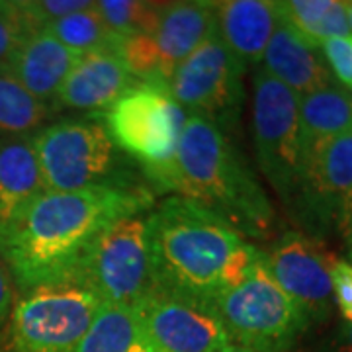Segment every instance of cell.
<instances>
[{
    "label": "cell",
    "instance_id": "7402d4cb",
    "mask_svg": "<svg viewBox=\"0 0 352 352\" xmlns=\"http://www.w3.org/2000/svg\"><path fill=\"white\" fill-rule=\"evenodd\" d=\"M145 344L139 303L131 307L104 305L76 352H143Z\"/></svg>",
    "mask_w": 352,
    "mask_h": 352
},
{
    "label": "cell",
    "instance_id": "5b68a950",
    "mask_svg": "<svg viewBox=\"0 0 352 352\" xmlns=\"http://www.w3.org/2000/svg\"><path fill=\"white\" fill-rule=\"evenodd\" d=\"M32 143L51 192L147 186L135 180L139 168L113 145L100 116L50 122L32 135Z\"/></svg>",
    "mask_w": 352,
    "mask_h": 352
},
{
    "label": "cell",
    "instance_id": "5bb4252c",
    "mask_svg": "<svg viewBox=\"0 0 352 352\" xmlns=\"http://www.w3.org/2000/svg\"><path fill=\"white\" fill-rule=\"evenodd\" d=\"M138 80L113 50L80 55L55 98V108L98 112L112 106Z\"/></svg>",
    "mask_w": 352,
    "mask_h": 352
},
{
    "label": "cell",
    "instance_id": "f1b7e54d",
    "mask_svg": "<svg viewBox=\"0 0 352 352\" xmlns=\"http://www.w3.org/2000/svg\"><path fill=\"white\" fill-rule=\"evenodd\" d=\"M333 280V296L339 305L340 314L352 311V264L337 261L331 272Z\"/></svg>",
    "mask_w": 352,
    "mask_h": 352
},
{
    "label": "cell",
    "instance_id": "cb8c5ba5",
    "mask_svg": "<svg viewBox=\"0 0 352 352\" xmlns=\"http://www.w3.org/2000/svg\"><path fill=\"white\" fill-rule=\"evenodd\" d=\"M43 30H47L59 43H63L65 47H69L78 55L112 50L113 41L118 38V34H113L104 22V18L96 8V2H92L85 10L65 16Z\"/></svg>",
    "mask_w": 352,
    "mask_h": 352
},
{
    "label": "cell",
    "instance_id": "484cf974",
    "mask_svg": "<svg viewBox=\"0 0 352 352\" xmlns=\"http://www.w3.org/2000/svg\"><path fill=\"white\" fill-rule=\"evenodd\" d=\"M32 32H36L20 2H0V67H6L14 51L20 47Z\"/></svg>",
    "mask_w": 352,
    "mask_h": 352
},
{
    "label": "cell",
    "instance_id": "4dcf8cb0",
    "mask_svg": "<svg viewBox=\"0 0 352 352\" xmlns=\"http://www.w3.org/2000/svg\"><path fill=\"white\" fill-rule=\"evenodd\" d=\"M12 288H10V276L6 266L0 261V333L8 321V315L12 309Z\"/></svg>",
    "mask_w": 352,
    "mask_h": 352
},
{
    "label": "cell",
    "instance_id": "7a4b0ae2",
    "mask_svg": "<svg viewBox=\"0 0 352 352\" xmlns=\"http://www.w3.org/2000/svg\"><path fill=\"white\" fill-rule=\"evenodd\" d=\"M151 292L212 307L239 286L263 249L198 204L170 196L149 212Z\"/></svg>",
    "mask_w": 352,
    "mask_h": 352
},
{
    "label": "cell",
    "instance_id": "1f68e13d",
    "mask_svg": "<svg viewBox=\"0 0 352 352\" xmlns=\"http://www.w3.org/2000/svg\"><path fill=\"white\" fill-rule=\"evenodd\" d=\"M352 226V198L349 200L346 204V208H344V214H342V219H340V226H339V231H346L349 227Z\"/></svg>",
    "mask_w": 352,
    "mask_h": 352
},
{
    "label": "cell",
    "instance_id": "d6a6232c",
    "mask_svg": "<svg viewBox=\"0 0 352 352\" xmlns=\"http://www.w3.org/2000/svg\"><path fill=\"white\" fill-rule=\"evenodd\" d=\"M342 237L346 241V251H349V258H351L352 264V226L346 229V231H342Z\"/></svg>",
    "mask_w": 352,
    "mask_h": 352
},
{
    "label": "cell",
    "instance_id": "d590c367",
    "mask_svg": "<svg viewBox=\"0 0 352 352\" xmlns=\"http://www.w3.org/2000/svg\"><path fill=\"white\" fill-rule=\"evenodd\" d=\"M346 90H349V94H351V98H352V87H349Z\"/></svg>",
    "mask_w": 352,
    "mask_h": 352
},
{
    "label": "cell",
    "instance_id": "6da1fadb",
    "mask_svg": "<svg viewBox=\"0 0 352 352\" xmlns=\"http://www.w3.org/2000/svg\"><path fill=\"white\" fill-rule=\"evenodd\" d=\"M153 206L149 186L47 190L0 231V261L24 292L73 282L88 252L113 223Z\"/></svg>",
    "mask_w": 352,
    "mask_h": 352
},
{
    "label": "cell",
    "instance_id": "30bf717a",
    "mask_svg": "<svg viewBox=\"0 0 352 352\" xmlns=\"http://www.w3.org/2000/svg\"><path fill=\"white\" fill-rule=\"evenodd\" d=\"M245 69L215 30L173 71L168 90L186 116L204 118L226 133L241 118Z\"/></svg>",
    "mask_w": 352,
    "mask_h": 352
},
{
    "label": "cell",
    "instance_id": "44dd1931",
    "mask_svg": "<svg viewBox=\"0 0 352 352\" xmlns=\"http://www.w3.org/2000/svg\"><path fill=\"white\" fill-rule=\"evenodd\" d=\"M274 4L278 18L315 47H321L327 39L351 36L344 2L340 0H282Z\"/></svg>",
    "mask_w": 352,
    "mask_h": 352
},
{
    "label": "cell",
    "instance_id": "8992f818",
    "mask_svg": "<svg viewBox=\"0 0 352 352\" xmlns=\"http://www.w3.org/2000/svg\"><path fill=\"white\" fill-rule=\"evenodd\" d=\"M104 302L80 282L24 292L0 333V352H76Z\"/></svg>",
    "mask_w": 352,
    "mask_h": 352
},
{
    "label": "cell",
    "instance_id": "2e32d148",
    "mask_svg": "<svg viewBox=\"0 0 352 352\" xmlns=\"http://www.w3.org/2000/svg\"><path fill=\"white\" fill-rule=\"evenodd\" d=\"M264 71L298 96L335 82L333 73L321 53L286 22H278L263 57Z\"/></svg>",
    "mask_w": 352,
    "mask_h": 352
},
{
    "label": "cell",
    "instance_id": "f546056e",
    "mask_svg": "<svg viewBox=\"0 0 352 352\" xmlns=\"http://www.w3.org/2000/svg\"><path fill=\"white\" fill-rule=\"evenodd\" d=\"M317 352H352V323L342 321L339 327L321 342Z\"/></svg>",
    "mask_w": 352,
    "mask_h": 352
},
{
    "label": "cell",
    "instance_id": "ac0fdd59",
    "mask_svg": "<svg viewBox=\"0 0 352 352\" xmlns=\"http://www.w3.org/2000/svg\"><path fill=\"white\" fill-rule=\"evenodd\" d=\"M215 30V2L192 0L170 2L164 6L153 41L159 51L166 82L176 67L198 50Z\"/></svg>",
    "mask_w": 352,
    "mask_h": 352
},
{
    "label": "cell",
    "instance_id": "d4e9b609",
    "mask_svg": "<svg viewBox=\"0 0 352 352\" xmlns=\"http://www.w3.org/2000/svg\"><path fill=\"white\" fill-rule=\"evenodd\" d=\"M166 4L141 0H100L96 8L118 36H153Z\"/></svg>",
    "mask_w": 352,
    "mask_h": 352
},
{
    "label": "cell",
    "instance_id": "ffe728a7",
    "mask_svg": "<svg viewBox=\"0 0 352 352\" xmlns=\"http://www.w3.org/2000/svg\"><path fill=\"white\" fill-rule=\"evenodd\" d=\"M298 113L303 159L311 147L352 129V98L349 90L337 82L300 96Z\"/></svg>",
    "mask_w": 352,
    "mask_h": 352
},
{
    "label": "cell",
    "instance_id": "603a6c76",
    "mask_svg": "<svg viewBox=\"0 0 352 352\" xmlns=\"http://www.w3.org/2000/svg\"><path fill=\"white\" fill-rule=\"evenodd\" d=\"M55 106L38 100L20 80L0 67V139L32 138L51 122Z\"/></svg>",
    "mask_w": 352,
    "mask_h": 352
},
{
    "label": "cell",
    "instance_id": "8fae6325",
    "mask_svg": "<svg viewBox=\"0 0 352 352\" xmlns=\"http://www.w3.org/2000/svg\"><path fill=\"white\" fill-rule=\"evenodd\" d=\"M352 198V129L323 141L305 153L303 176L289 212L319 239L339 231L344 208Z\"/></svg>",
    "mask_w": 352,
    "mask_h": 352
},
{
    "label": "cell",
    "instance_id": "ba28073f",
    "mask_svg": "<svg viewBox=\"0 0 352 352\" xmlns=\"http://www.w3.org/2000/svg\"><path fill=\"white\" fill-rule=\"evenodd\" d=\"M252 135L258 168L289 210L303 176L300 96L264 69L252 80Z\"/></svg>",
    "mask_w": 352,
    "mask_h": 352
},
{
    "label": "cell",
    "instance_id": "9c48e42d",
    "mask_svg": "<svg viewBox=\"0 0 352 352\" xmlns=\"http://www.w3.org/2000/svg\"><path fill=\"white\" fill-rule=\"evenodd\" d=\"M73 282L92 289L104 305H138L151 292L149 212L113 223L88 252Z\"/></svg>",
    "mask_w": 352,
    "mask_h": 352
},
{
    "label": "cell",
    "instance_id": "4316f807",
    "mask_svg": "<svg viewBox=\"0 0 352 352\" xmlns=\"http://www.w3.org/2000/svg\"><path fill=\"white\" fill-rule=\"evenodd\" d=\"M90 4L92 2L85 0H22L20 8L34 30H43L69 14L85 10Z\"/></svg>",
    "mask_w": 352,
    "mask_h": 352
},
{
    "label": "cell",
    "instance_id": "277c9868",
    "mask_svg": "<svg viewBox=\"0 0 352 352\" xmlns=\"http://www.w3.org/2000/svg\"><path fill=\"white\" fill-rule=\"evenodd\" d=\"M186 118L164 80H138L100 116L113 145L138 164L147 186L163 192H170Z\"/></svg>",
    "mask_w": 352,
    "mask_h": 352
},
{
    "label": "cell",
    "instance_id": "4fadbf2b",
    "mask_svg": "<svg viewBox=\"0 0 352 352\" xmlns=\"http://www.w3.org/2000/svg\"><path fill=\"white\" fill-rule=\"evenodd\" d=\"M139 315L153 352H221L231 340L212 307L149 292Z\"/></svg>",
    "mask_w": 352,
    "mask_h": 352
},
{
    "label": "cell",
    "instance_id": "e575fe53",
    "mask_svg": "<svg viewBox=\"0 0 352 352\" xmlns=\"http://www.w3.org/2000/svg\"><path fill=\"white\" fill-rule=\"evenodd\" d=\"M221 352H254V351H249V349H243V346H237V344H227L226 349Z\"/></svg>",
    "mask_w": 352,
    "mask_h": 352
},
{
    "label": "cell",
    "instance_id": "9a60e30c",
    "mask_svg": "<svg viewBox=\"0 0 352 352\" xmlns=\"http://www.w3.org/2000/svg\"><path fill=\"white\" fill-rule=\"evenodd\" d=\"M80 55L65 47L47 30H36L14 51L6 69L38 100L55 106L59 88Z\"/></svg>",
    "mask_w": 352,
    "mask_h": 352
},
{
    "label": "cell",
    "instance_id": "7c38bea8",
    "mask_svg": "<svg viewBox=\"0 0 352 352\" xmlns=\"http://www.w3.org/2000/svg\"><path fill=\"white\" fill-rule=\"evenodd\" d=\"M264 258L278 286L311 323L327 319L335 305L331 272L337 258L321 241L302 231H286L270 251H264Z\"/></svg>",
    "mask_w": 352,
    "mask_h": 352
},
{
    "label": "cell",
    "instance_id": "3957f363",
    "mask_svg": "<svg viewBox=\"0 0 352 352\" xmlns=\"http://www.w3.org/2000/svg\"><path fill=\"white\" fill-rule=\"evenodd\" d=\"M170 192L212 212L241 237L266 239L276 214L245 155L219 127L188 116L178 149Z\"/></svg>",
    "mask_w": 352,
    "mask_h": 352
},
{
    "label": "cell",
    "instance_id": "52a82bcc",
    "mask_svg": "<svg viewBox=\"0 0 352 352\" xmlns=\"http://www.w3.org/2000/svg\"><path fill=\"white\" fill-rule=\"evenodd\" d=\"M231 344L254 352H292L311 321L272 278L264 251L239 286L212 303Z\"/></svg>",
    "mask_w": 352,
    "mask_h": 352
},
{
    "label": "cell",
    "instance_id": "83f0119b",
    "mask_svg": "<svg viewBox=\"0 0 352 352\" xmlns=\"http://www.w3.org/2000/svg\"><path fill=\"white\" fill-rule=\"evenodd\" d=\"M321 53L333 73V78H337L344 87H352V36L327 39L321 45Z\"/></svg>",
    "mask_w": 352,
    "mask_h": 352
},
{
    "label": "cell",
    "instance_id": "e0dca14e",
    "mask_svg": "<svg viewBox=\"0 0 352 352\" xmlns=\"http://www.w3.org/2000/svg\"><path fill=\"white\" fill-rule=\"evenodd\" d=\"M278 22L276 4L268 0L215 2L217 34L245 67L263 63L264 51Z\"/></svg>",
    "mask_w": 352,
    "mask_h": 352
},
{
    "label": "cell",
    "instance_id": "836d02e7",
    "mask_svg": "<svg viewBox=\"0 0 352 352\" xmlns=\"http://www.w3.org/2000/svg\"><path fill=\"white\" fill-rule=\"evenodd\" d=\"M344 10H346V20H349V30H351V36H352V0H351V2H344Z\"/></svg>",
    "mask_w": 352,
    "mask_h": 352
},
{
    "label": "cell",
    "instance_id": "d6986e66",
    "mask_svg": "<svg viewBox=\"0 0 352 352\" xmlns=\"http://www.w3.org/2000/svg\"><path fill=\"white\" fill-rule=\"evenodd\" d=\"M45 192L32 138L0 139V231Z\"/></svg>",
    "mask_w": 352,
    "mask_h": 352
}]
</instances>
